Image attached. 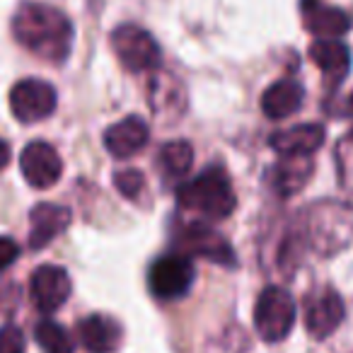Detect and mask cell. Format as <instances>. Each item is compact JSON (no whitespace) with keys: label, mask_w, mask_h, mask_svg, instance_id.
Masks as SVG:
<instances>
[{"label":"cell","mask_w":353,"mask_h":353,"mask_svg":"<svg viewBox=\"0 0 353 353\" xmlns=\"http://www.w3.org/2000/svg\"><path fill=\"white\" fill-rule=\"evenodd\" d=\"M15 39L39 59L61 63L68 59L73 46V25L59 10L46 3H27L12 20Z\"/></svg>","instance_id":"obj_1"},{"label":"cell","mask_w":353,"mask_h":353,"mask_svg":"<svg viewBox=\"0 0 353 353\" xmlns=\"http://www.w3.org/2000/svg\"><path fill=\"white\" fill-rule=\"evenodd\" d=\"M176 201L187 211L203 213L208 218H228L237 206L235 189L223 167H208L192 182L176 189Z\"/></svg>","instance_id":"obj_2"},{"label":"cell","mask_w":353,"mask_h":353,"mask_svg":"<svg viewBox=\"0 0 353 353\" xmlns=\"http://www.w3.org/2000/svg\"><path fill=\"white\" fill-rule=\"evenodd\" d=\"M295 324V300L279 285H269L259 293L254 305V327L264 341L274 343L288 336Z\"/></svg>","instance_id":"obj_3"},{"label":"cell","mask_w":353,"mask_h":353,"mask_svg":"<svg viewBox=\"0 0 353 353\" xmlns=\"http://www.w3.org/2000/svg\"><path fill=\"white\" fill-rule=\"evenodd\" d=\"M112 49L121 65L131 73L155 70L162 61V51L150 32L138 25H121L112 32Z\"/></svg>","instance_id":"obj_4"},{"label":"cell","mask_w":353,"mask_h":353,"mask_svg":"<svg viewBox=\"0 0 353 353\" xmlns=\"http://www.w3.org/2000/svg\"><path fill=\"white\" fill-rule=\"evenodd\" d=\"M194 264L189 256L184 254H170L160 256L155 264L150 266L148 274V288L157 300H176L187 295V290L194 283Z\"/></svg>","instance_id":"obj_5"},{"label":"cell","mask_w":353,"mask_h":353,"mask_svg":"<svg viewBox=\"0 0 353 353\" xmlns=\"http://www.w3.org/2000/svg\"><path fill=\"white\" fill-rule=\"evenodd\" d=\"M10 109L22 123H34L56 112V90L46 80L27 78L10 90Z\"/></svg>","instance_id":"obj_6"},{"label":"cell","mask_w":353,"mask_h":353,"mask_svg":"<svg viewBox=\"0 0 353 353\" xmlns=\"http://www.w3.org/2000/svg\"><path fill=\"white\" fill-rule=\"evenodd\" d=\"M20 170L27 184H32L34 189H49L63 174V162H61V155L54 145L44 141H34L22 150Z\"/></svg>","instance_id":"obj_7"},{"label":"cell","mask_w":353,"mask_h":353,"mask_svg":"<svg viewBox=\"0 0 353 353\" xmlns=\"http://www.w3.org/2000/svg\"><path fill=\"white\" fill-rule=\"evenodd\" d=\"M30 295L39 312H56L70 298L68 271L54 264L39 266L30 279Z\"/></svg>","instance_id":"obj_8"},{"label":"cell","mask_w":353,"mask_h":353,"mask_svg":"<svg viewBox=\"0 0 353 353\" xmlns=\"http://www.w3.org/2000/svg\"><path fill=\"white\" fill-rule=\"evenodd\" d=\"M182 252L187 254H196V256H203V259L213 261V264H223V266H235L237 259H235V252H232L230 242L223 240L216 230L206 225H187L182 228L179 237H176ZM184 254V256H187Z\"/></svg>","instance_id":"obj_9"},{"label":"cell","mask_w":353,"mask_h":353,"mask_svg":"<svg viewBox=\"0 0 353 353\" xmlns=\"http://www.w3.org/2000/svg\"><path fill=\"white\" fill-rule=\"evenodd\" d=\"M343 300L339 293L327 288L324 293H317L310 298L305 307V329L312 339H327L336 332V327L343 322Z\"/></svg>","instance_id":"obj_10"},{"label":"cell","mask_w":353,"mask_h":353,"mask_svg":"<svg viewBox=\"0 0 353 353\" xmlns=\"http://www.w3.org/2000/svg\"><path fill=\"white\" fill-rule=\"evenodd\" d=\"M300 10H303L305 30L314 39H339L351 30V15L339 8L324 6L322 0H303Z\"/></svg>","instance_id":"obj_11"},{"label":"cell","mask_w":353,"mask_h":353,"mask_svg":"<svg viewBox=\"0 0 353 353\" xmlns=\"http://www.w3.org/2000/svg\"><path fill=\"white\" fill-rule=\"evenodd\" d=\"M148 138H150L148 123L141 117H126L104 131V148L117 160H126L148 145Z\"/></svg>","instance_id":"obj_12"},{"label":"cell","mask_w":353,"mask_h":353,"mask_svg":"<svg viewBox=\"0 0 353 353\" xmlns=\"http://www.w3.org/2000/svg\"><path fill=\"white\" fill-rule=\"evenodd\" d=\"M322 123H300V126L285 128L269 138V145L283 157H307L317 152L324 143Z\"/></svg>","instance_id":"obj_13"},{"label":"cell","mask_w":353,"mask_h":353,"mask_svg":"<svg viewBox=\"0 0 353 353\" xmlns=\"http://www.w3.org/2000/svg\"><path fill=\"white\" fill-rule=\"evenodd\" d=\"M70 225V211L59 203H37L30 213V247L44 250Z\"/></svg>","instance_id":"obj_14"},{"label":"cell","mask_w":353,"mask_h":353,"mask_svg":"<svg viewBox=\"0 0 353 353\" xmlns=\"http://www.w3.org/2000/svg\"><path fill=\"white\" fill-rule=\"evenodd\" d=\"M121 327L107 314H90L78 322V339L88 353H114L121 343Z\"/></svg>","instance_id":"obj_15"},{"label":"cell","mask_w":353,"mask_h":353,"mask_svg":"<svg viewBox=\"0 0 353 353\" xmlns=\"http://www.w3.org/2000/svg\"><path fill=\"white\" fill-rule=\"evenodd\" d=\"M310 61L324 73L329 83H339L346 78L351 68V51L336 39H314L307 49Z\"/></svg>","instance_id":"obj_16"},{"label":"cell","mask_w":353,"mask_h":353,"mask_svg":"<svg viewBox=\"0 0 353 353\" xmlns=\"http://www.w3.org/2000/svg\"><path fill=\"white\" fill-rule=\"evenodd\" d=\"M303 88L295 80H279L261 94V112L274 121H279V119H285L298 112L303 107Z\"/></svg>","instance_id":"obj_17"},{"label":"cell","mask_w":353,"mask_h":353,"mask_svg":"<svg viewBox=\"0 0 353 353\" xmlns=\"http://www.w3.org/2000/svg\"><path fill=\"white\" fill-rule=\"evenodd\" d=\"M157 162H160L162 172L170 179H184L194 165V148L187 141H172L165 143L157 152Z\"/></svg>","instance_id":"obj_18"},{"label":"cell","mask_w":353,"mask_h":353,"mask_svg":"<svg viewBox=\"0 0 353 353\" xmlns=\"http://www.w3.org/2000/svg\"><path fill=\"white\" fill-rule=\"evenodd\" d=\"M34 341L39 343V348L44 353H73L75 351L73 336L65 332L63 324L54 322V319H44V322L37 324Z\"/></svg>","instance_id":"obj_19"},{"label":"cell","mask_w":353,"mask_h":353,"mask_svg":"<svg viewBox=\"0 0 353 353\" xmlns=\"http://www.w3.org/2000/svg\"><path fill=\"white\" fill-rule=\"evenodd\" d=\"M279 189L283 194H293L298 189H303V184L312 174V162L310 157H283V162L279 165Z\"/></svg>","instance_id":"obj_20"},{"label":"cell","mask_w":353,"mask_h":353,"mask_svg":"<svg viewBox=\"0 0 353 353\" xmlns=\"http://www.w3.org/2000/svg\"><path fill=\"white\" fill-rule=\"evenodd\" d=\"M143 184H145V179L138 170H123L114 174V187L126 199H136L143 192Z\"/></svg>","instance_id":"obj_21"},{"label":"cell","mask_w":353,"mask_h":353,"mask_svg":"<svg viewBox=\"0 0 353 353\" xmlns=\"http://www.w3.org/2000/svg\"><path fill=\"white\" fill-rule=\"evenodd\" d=\"M0 353H25V334L17 324L0 327Z\"/></svg>","instance_id":"obj_22"},{"label":"cell","mask_w":353,"mask_h":353,"mask_svg":"<svg viewBox=\"0 0 353 353\" xmlns=\"http://www.w3.org/2000/svg\"><path fill=\"white\" fill-rule=\"evenodd\" d=\"M20 256V245L12 237H0V269L12 266Z\"/></svg>","instance_id":"obj_23"},{"label":"cell","mask_w":353,"mask_h":353,"mask_svg":"<svg viewBox=\"0 0 353 353\" xmlns=\"http://www.w3.org/2000/svg\"><path fill=\"white\" fill-rule=\"evenodd\" d=\"M10 145H8L6 141H3V138H0V170H3V167H8V162H10Z\"/></svg>","instance_id":"obj_24"},{"label":"cell","mask_w":353,"mask_h":353,"mask_svg":"<svg viewBox=\"0 0 353 353\" xmlns=\"http://www.w3.org/2000/svg\"><path fill=\"white\" fill-rule=\"evenodd\" d=\"M348 104H351V109H353V94H351V97H348Z\"/></svg>","instance_id":"obj_25"}]
</instances>
